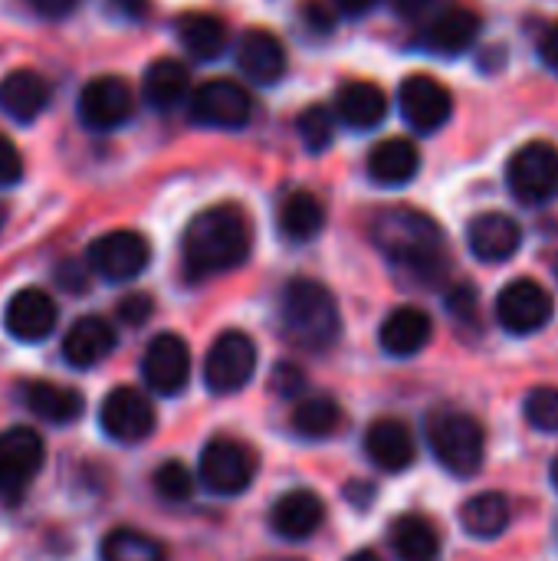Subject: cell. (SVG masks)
Returning a JSON list of instances; mask_svg holds the SVG:
<instances>
[{"label":"cell","instance_id":"1","mask_svg":"<svg viewBox=\"0 0 558 561\" xmlns=\"http://www.w3.org/2000/svg\"><path fill=\"white\" fill-rule=\"evenodd\" d=\"M372 243L391 266L421 286H441L451 276L454 256L441 224L414 207H385L372 220Z\"/></svg>","mask_w":558,"mask_h":561},{"label":"cell","instance_id":"2","mask_svg":"<svg viewBox=\"0 0 558 561\" xmlns=\"http://www.w3.org/2000/svg\"><path fill=\"white\" fill-rule=\"evenodd\" d=\"M253 250V224L237 204H214L201 210L181 237V260L187 279L201 283L210 276L234 273L250 260Z\"/></svg>","mask_w":558,"mask_h":561},{"label":"cell","instance_id":"3","mask_svg":"<svg viewBox=\"0 0 558 561\" xmlns=\"http://www.w3.org/2000/svg\"><path fill=\"white\" fill-rule=\"evenodd\" d=\"M280 332L293 348L329 352L342 335L335 296L309 276L289 279L280 293Z\"/></svg>","mask_w":558,"mask_h":561},{"label":"cell","instance_id":"4","mask_svg":"<svg viewBox=\"0 0 558 561\" xmlns=\"http://www.w3.org/2000/svg\"><path fill=\"white\" fill-rule=\"evenodd\" d=\"M428 447L434 460L460 480H470L483 470L487 437L477 417H470L467 411L434 408L428 414Z\"/></svg>","mask_w":558,"mask_h":561},{"label":"cell","instance_id":"5","mask_svg":"<svg viewBox=\"0 0 558 561\" xmlns=\"http://www.w3.org/2000/svg\"><path fill=\"white\" fill-rule=\"evenodd\" d=\"M260 470L257 450L237 437H214L204 444L197 477L214 496H240L253 486Z\"/></svg>","mask_w":558,"mask_h":561},{"label":"cell","instance_id":"6","mask_svg":"<svg viewBox=\"0 0 558 561\" xmlns=\"http://www.w3.org/2000/svg\"><path fill=\"white\" fill-rule=\"evenodd\" d=\"M510 194L526 207H543L558 197V148L553 141H529L516 148L506 164Z\"/></svg>","mask_w":558,"mask_h":561},{"label":"cell","instance_id":"7","mask_svg":"<svg viewBox=\"0 0 558 561\" xmlns=\"http://www.w3.org/2000/svg\"><path fill=\"white\" fill-rule=\"evenodd\" d=\"M187 115L194 125L217 131H240L253 118V95L234 79L201 82L187 99Z\"/></svg>","mask_w":558,"mask_h":561},{"label":"cell","instance_id":"8","mask_svg":"<svg viewBox=\"0 0 558 561\" xmlns=\"http://www.w3.org/2000/svg\"><path fill=\"white\" fill-rule=\"evenodd\" d=\"M257 375V342L240 332L227 329L214 339L204 358V385L214 394H237Z\"/></svg>","mask_w":558,"mask_h":561},{"label":"cell","instance_id":"9","mask_svg":"<svg viewBox=\"0 0 558 561\" xmlns=\"http://www.w3.org/2000/svg\"><path fill=\"white\" fill-rule=\"evenodd\" d=\"M86 263L105 283H132L151 263V243L138 230H109L89 243Z\"/></svg>","mask_w":558,"mask_h":561},{"label":"cell","instance_id":"10","mask_svg":"<svg viewBox=\"0 0 558 561\" xmlns=\"http://www.w3.org/2000/svg\"><path fill=\"white\" fill-rule=\"evenodd\" d=\"M556 316L553 293L536 279H513L497 296V322L510 335H536Z\"/></svg>","mask_w":558,"mask_h":561},{"label":"cell","instance_id":"11","mask_svg":"<svg viewBox=\"0 0 558 561\" xmlns=\"http://www.w3.org/2000/svg\"><path fill=\"white\" fill-rule=\"evenodd\" d=\"M76 115L89 131H115L135 115V92L122 76H95L82 85Z\"/></svg>","mask_w":558,"mask_h":561},{"label":"cell","instance_id":"12","mask_svg":"<svg viewBox=\"0 0 558 561\" xmlns=\"http://www.w3.org/2000/svg\"><path fill=\"white\" fill-rule=\"evenodd\" d=\"M398 108H401V118L418 135H434L451 122L454 95L441 79H434L428 72H411L398 85Z\"/></svg>","mask_w":558,"mask_h":561},{"label":"cell","instance_id":"13","mask_svg":"<svg viewBox=\"0 0 558 561\" xmlns=\"http://www.w3.org/2000/svg\"><path fill=\"white\" fill-rule=\"evenodd\" d=\"M46 463L43 437L30 427H10L0 434V500L16 503L33 477Z\"/></svg>","mask_w":558,"mask_h":561},{"label":"cell","instance_id":"14","mask_svg":"<svg viewBox=\"0 0 558 561\" xmlns=\"http://www.w3.org/2000/svg\"><path fill=\"white\" fill-rule=\"evenodd\" d=\"M99 424H102L105 437L115 444H141L155 434L158 414H155V404L141 391L115 388L105 394V401L99 408Z\"/></svg>","mask_w":558,"mask_h":561},{"label":"cell","instance_id":"15","mask_svg":"<svg viewBox=\"0 0 558 561\" xmlns=\"http://www.w3.org/2000/svg\"><path fill=\"white\" fill-rule=\"evenodd\" d=\"M141 378L145 385L161 394V398H174L187 388L191 381V348L181 335L174 332H161L148 342L145 355H141Z\"/></svg>","mask_w":558,"mask_h":561},{"label":"cell","instance_id":"16","mask_svg":"<svg viewBox=\"0 0 558 561\" xmlns=\"http://www.w3.org/2000/svg\"><path fill=\"white\" fill-rule=\"evenodd\" d=\"M56 319H59L56 302L49 299V293H43L36 286H26V289L13 293L7 309H3L7 335L16 339V342H26V345L43 342L56 329Z\"/></svg>","mask_w":558,"mask_h":561},{"label":"cell","instance_id":"17","mask_svg":"<svg viewBox=\"0 0 558 561\" xmlns=\"http://www.w3.org/2000/svg\"><path fill=\"white\" fill-rule=\"evenodd\" d=\"M477 39H480V16L464 3L444 7L421 30V46L434 56H464Z\"/></svg>","mask_w":558,"mask_h":561},{"label":"cell","instance_id":"18","mask_svg":"<svg viewBox=\"0 0 558 561\" xmlns=\"http://www.w3.org/2000/svg\"><path fill=\"white\" fill-rule=\"evenodd\" d=\"M467 247L480 263H506L523 247V227L503 210L477 214L467 224Z\"/></svg>","mask_w":558,"mask_h":561},{"label":"cell","instance_id":"19","mask_svg":"<svg viewBox=\"0 0 558 561\" xmlns=\"http://www.w3.org/2000/svg\"><path fill=\"white\" fill-rule=\"evenodd\" d=\"M237 66L250 82L273 85L286 76V66H289L286 46L276 33L263 26H250L237 39Z\"/></svg>","mask_w":558,"mask_h":561},{"label":"cell","instance_id":"20","mask_svg":"<svg viewBox=\"0 0 558 561\" xmlns=\"http://www.w3.org/2000/svg\"><path fill=\"white\" fill-rule=\"evenodd\" d=\"M365 454L385 473H405L418 460V440L411 427L398 417H378L365 431Z\"/></svg>","mask_w":558,"mask_h":561},{"label":"cell","instance_id":"21","mask_svg":"<svg viewBox=\"0 0 558 561\" xmlns=\"http://www.w3.org/2000/svg\"><path fill=\"white\" fill-rule=\"evenodd\" d=\"M431 339H434V322L418 306H398L395 312L385 316L378 329V345L391 358H414L431 345Z\"/></svg>","mask_w":558,"mask_h":561},{"label":"cell","instance_id":"22","mask_svg":"<svg viewBox=\"0 0 558 561\" xmlns=\"http://www.w3.org/2000/svg\"><path fill=\"white\" fill-rule=\"evenodd\" d=\"M49 82L36 69H10L0 79V112L20 125H33L49 108Z\"/></svg>","mask_w":558,"mask_h":561},{"label":"cell","instance_id":"23","mask_svg":"<svg viewBox=\"0 0 558 561\" xmlns=\"http://www.w3.org/2000/svg\"><path fill=\"white\" fill-rule=\"evenodd\" d=\"M326 523V503L312 490H289L270 510V529L286 542L309 539Z\"/></svg>","mask_w":558,"mask_h":561},{"label":"cell","instance_id":"24","mask_svg":"<svg viewBox=\"0 0 558 561\" xmlns=\"http://www.w3.org/2000/svg\"><path fill=\"white\" fill-rule=\"evenodd\" d=\"M388 115V95L382 85L368 79H349L335 89V118L345 122V128L368 131L378 128Z\"/></svg>","mask_w":558,"mask_h":561},{"label":"cell","instance_id":"25","mask_svg":"<svg viewBox=\"0 0 558 561\" xmlns=\"http://www.w3.org/2000/svg\"><path fill=\"white\" fill-rule=\"evenodd\" d=\"M115 348V329L99 319V316H82L69 325L66 339H62V358L72 368H95L99 362H105Z\"/></svg>","mask_w":558,"mask_h":561},{"label":"cell","instance_id":"26","mask_svg":"<svg viewBox=\"0 0 558 561\" xmlns=\"http://www.w3.org/2000/svg\"><path fill=\"white\" fill-rule=\"evenodd\" d=\"M174 36L181 43V49H187L191 59L197 62H214L224 56L227 43H230V33H227V23L214 13H201V10H191V13H181L174 20Z\"/></svg>","mask_w":558,"mask_h":561},{"label":"cell","instance_id":"27","mask_svg":"<svg viewBox=\"0 0 558 561\" xmlns=\"http://www.w3.org/2000/svg\"><path fill=\"white\" fill-rule=\"evenodd\" d=\"M191 72L181 59L161 56L155 62H148L145 76H141V95L151 108L158 112H171L178 105H184L191 99Z\"/></svg>","mask_w":558,"mask_h":561},{"label":"cell","instance_id":"28","mask_svg":"<svg viewBox=\"0 0 558 561\" xmlns=\"http://www.w3.org/2000/svg\"><path fill=\"white\" fill-rule=\"evenodd\" d=\"M421 171V151L408 138H385L368 151V178L382 187H405Z\"/></svg>","mask_w":558,"mask_h":561},{"label":"cell","instance_id":"29","mask_svg":"<svg viewBox=\"0 0 558 561\" xmlns=\"http://www.w3.org/2000/svg\"><path fill=\"white\" fill-rule=\"evenodd\" d=\"M20 398H23L26 411H33L39 421L56 424V427L79 421L86 411V401L76 388H62L53 381H26L20 388Z\"/></svg>","mask_w":558,"mask_h":561},{"label":"cell","instance_id":"30","mask_svg":"<svg viewBox=\"0 0 558 561\" xmlns=\"http://www.w3.org/2000/svg\"><path fill=\"white\" fill-rule=\"evenodd\" d=\"M276 227H280L286 243H309L326 227V207L312 191H289L280 201Z\"/></svg>","mask_w":558,"mask_h":561},{"label":"cell","instance_id":"31","mask_svg":"<svg viewBox=\"0 0 558 561\" xmlns=\"http://www.w3.org/2000/svg\"><path fill=\"white\" fill-rule=\"evenodd\" d=\"M510 519H513V506L497 490L477 493L460 506V526L474 539H500L510 529Z\"/></svg>","mask_w":558,"mask_h":561},{"label":"cell","instance_id":"32","mask_svg":"<svg viewBox=\"0 0 558 561\" xmlns=\"http://www.w3.org/2000/svg\"><path fill=\"white\" fill-rule=\"evenodd\" d=\"M388 539L401 561H434L441 552V533L421 513L398 516L388 529Z\"/></svg>","mask_w":558,"mask_h":561},{"label":"cell","instance_id":"33","mask_svg":"<svg viewBox=\"0 0 558 561\" xmlns=\"http://www.w3.org/2000/svg\"><path fill=\"white\" fill-rule=\"evenodd\" d=\"M342 427V408L329 394H309L293 404V431L306 440H326Z\"/></svg>","mask_w":558,"mask_h":561},{"label":"cell","instance_id":"34","mask_svg":"<svg viewBox=\"0 0 558 561\" xmlns=\"http://www.w3.org/2000/svg\"><path fill=\"white\" fill-rule=\"evenodd\" d=\"M99 556L102 561H168V549L155 536L122 526L102 539Z\"/></svg>","mask_w":558,"mask_h":561},{"label":"cell","instance_id":"35","mask_svg":"<svg viewBox=\"0 0 558 561\" xmlns=\"http://www.w3.org/2000/svg\"><path fill=\"white\" fill-rule=\"evenodd\" d=\"M335 112H329L326 105H309L299 112L296 118V131H299V141L312 151V154H322L332 141H335Z\"/></svg>","mask_w":558,"mask_h":561},{"label":"cell","instance_id":"36","mask_svg":"<svg viewBox=\"0 0 558 561\" xmlns=\"http://www.w3.org/2000/svg\"><path fill=\"white\" fill-rule=\"evenodd\" d=\"M151 486H155L158 500H164V503H184V500H191V493H194V477H191V470H187L184 463L168 460V463H161V467L155 470Z\"/></svg>","mask_w":558,"mask_h":561},{"label":"cell","instance_id":"37","mask_svg":"<svg viewBox=\"0 0 558 561\" xmlns=\"http://www.w3.org/2000/svg\"><path fill=\"white\" fill-rule=\"evenodd\" d=\"M523 414L533 431L558 434V388H533L523 401Z\"/></svg>","mask_w":558,"mask_h":561},{"label":"cell","instance_id":"38","mask_svg":"<svg viewBox=\"0 0 558 561\" xmlns=\"http://www.w3.org/2000/svg\"><path fill=\"white\" fill-rule=\"evenodd\" d=\"M447 312L460 325H480V293L470 283H460L447 289Z\"/></svg>","mask_w":558,"mask_h":561},{"label":"cell","instance_id":"39","mask_svg":"<svg viewBox=\"0 0 558 561\" xmlns=\"http://www.w3.org/2000/svg\"><path fill=\"white\" fill-rule=\"evenodd\" d=\"M151 312H155V302H151V296H145V293L125 296V299L118 302V309H115L118 322H125L128 329H141V325L151 319Z\"/></svg>","mask_w":558,"mask_h":561},{"label":"cell","instance_id":"40","mask_svg":"<svg viewBox=\"0 0 558 561\" xmlns=\"http://www.w3.org/2000/svg\"><path fill=\"white\" fill-rule=\"evenodd\" d=\"M273 391L280 394V398H299V391L306 388V375H303V368H296V365H289V362H280L276 368H273Z\"/></svg>","mask_w":558,"mask_h":561},{"label":"cell","instance_id":"41","mask_svg":"<svg viewBox=\"0 0 558 561\" xmlns=\"http://www.w3.org/2000/svg\"><path fill=\"white\" fill-rule=\"evenodd\" d=\"M20 178H23V154L7 135H0V187L16 184Z\"/></svg>","mask_w":558,"mask_h":561},{"label":"cell","instance_id":"42","mask_svg":"<svg viewBox=\"0 0 558 561\" xmlns=\"http://www.w3.org/2000/svg\"><path fill=\"white\" fill-rule=\"evenodd\" d=\"M86 266H89V263H86ZM86 266H82L79 260H62V263L56 266V283H59L62 289H69V293H82V289H86V279H89Z\"/></svg>","mask_w":558,"mask_h":561},{"label":"cell","instance_id":"43","mask_svg":"<svg viewBox=\"0 0 558 561\" xmlns=\"http://www.w3.org/2000/svg\"><path fill=\"white\" fill-rule=\"evenodd\" d=\"M303 20H306V26L312 33H332L335 30V13L326 3H319V0H309L303 7Z\"/></svg>","mask_w":558,"mask_h":561},{"label":"cell","instance_id":"44","mask_svg":"<svg viewBox=\"0 0 558 561\" xmlns=\"http://www.w3.org/2000/svg\"><path fill=\"white\" fill-rule=\"evenodd\" d=\"M23 3L43 20H66L79 7V0H23Z\"/></svg>","mask_w":558,"mask_h":561},{"label":"cell","instance_id":"45","mask_svg":"<svg viewBox=\"0 0 558 561\" xmlns=\"http://www.w3.org/2000/svg\"><path fill=\"white\" fill-rule=\"evenodd\" d=\"M536 49H539V59H543L553 72H558V23H549V26L539 33Z\"/></svg>","mask_w":558,"mask_h":561},{"label":"cell","instance_id":"46","mask_svg":"<svg viewBox=\"0 0 558 561\" xmlns=\"http://www.w3.org/2000/svg\"><path fill=\"white\" fill-rule=\"evenodd\" d=\"M109 3V10L115 13V16H122V20H145L148 13H151V3L148 0H105Z\"/></svg>","mask_w":558,"mask_h":561},{"label":"cell","instance_id":"47","mask_svg":"<svg viewBox=\"0 0 558 561\" xmlns=\"http://www.w3.org/2000/svg\"><path fill=\"white\" fill-rule=\"evenodd\" d=\"M382 0H332V7L345 16H365L368 10H375Z\"/></svg>","mask_w":558,"mask_h":561},{"label":"cell","instance_id":"48","mask_svg":"<svg viewBox=\"0 0 558 561\" xmlns=\"http://www.w3.org/2000/svg\"><path fill=\"white\" fill-rule=\"evenodd\" d=\"M391 7H395L401 16H421L424 10L434 7V0H391Z\"/></svg>","mask_w":558,"mask_h":561},{"label":"cell","instance_id":"49","mask_svg":"<svg viewBox=\"0 0 558 561\" xmlns=\"http://www.w3.org/2000/svg\"><path fill=\"white\" fill-rule=\"evenodd\" d=\"M345 561H385V559H382L378 552H368V549H365V552H355V556H349Z\"/></svg>","mask_w":558,"mask_h":561},{"label":"cell","instance_id":"50","mask_svg":"<svg viewBox=\"0 0 558 561\" xmlns=\"http://www.w3.org/2000/svg\"><path fill=\"white\" fill-rule=\"evenodd\" d=\"M549 477H553V486H556V490H558V460H556V463H553V470H549Z\"/></svg>","mask_w":558,"mask_h":561},{"label":"cell","instance_id":"51","mask_svg":"<svg viewBox=\"0 0 558 561\" xmlns=\"http://www.w3.org/2000/svg\"><path fill=\"white\" fill-rule=\"evenodd\" d=\"M553 276H556V283H558V253H556V260H553Z\"/></svg>","mask_w":558,"mask_h":561},{"label":"cell","instance_id":"52","mask_svg":"<svg viewBox=\"0 0 558 561\" xmlns=\"http://www.w3.org/2000/svg\"><path fill=\"white\" fill-rule=\"evenodd\" d=\"M3 220H7V210H3V204H0V227H3Z\"/></svg>","mask_w":558,"mask_h":561},{"label":"cell","instance_id":"53","mask_svg":"<svg viewBox=\"0 0 558 561\" xmlns=\"http://www.w3.org/2000/svg\"><path fill=\"white\" fill-rule=\"evenodd\" d=\"M289 561H299V559H289Z\"/></svg>","mask_w":558,"mask_h":561}]
</instances>
